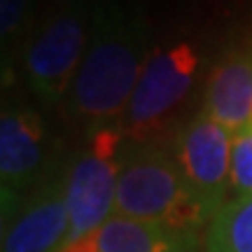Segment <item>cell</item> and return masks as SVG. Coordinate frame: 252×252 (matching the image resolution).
I'll use <instances>...</instances> for the list:
<instances>
[{"label":"cell","instance_id":"cell-2","mask_svg":"<svg viewBox=\"0 0 252 252\" xmlns=\"http://www.w3.org/2000/svg\"><path fill=\"white\" fill-rule=\"evenodd\" d=\"M115 215L194 236L213 220L187 185L173 152L159 143H128L119 173Z\"/></svg>","mask_w":252,"mask_h":252},{"label":"cell","instance_id":"cell-11","mask_svg":"<svg viewBox=\"0 0 252 252\" xmlns=\"http://www.w3.org/2000/svg\"><path fill=\"white\" fill-rule=\"evenodd\" d=\"M206 252H252V194L229 198L215 213L206 231Z\"/></svg>","mask_w":252,"mask_h":252},{"label":"cell","instance_id":"cell-4","mask_svg":"<svg viewBox=\"0 0 252 252\" xmlns=\"http://www.w3.org/2000/svg\"><path fill=\"white\" fill-rule=\"evenodd\" d=\"M126 150L128 140L122 128L117 124L103 126L87 135V143L68 161L65 194L70 229L65 245L91 234L96 226L115 215V198Z\"/></svg>","mask_w":252,"mask_h":252},{"label":"cell","instance_id":"cell-13","mask_svg":"<svg viewBox=\"0 0 252 252\" xmlns=\"http://www.w3.org/2000/svg\"><path fill=\"white\" fill-rule=\"evenodd\" d=\"M37 0H0V37L2 47L14 42L26 28H31Z\"/></svg>","mask_w":252,"mask_h":252},{"label":"cell","instance_id":"cell-1","mask_svg":"<svg viewBox=\"0 0 252 252\" xmlns=\"http://www.w3.org/2000/svg\"><path fill=\"white\" fill-rule=\"evenodd\" d=\"M150 54V26L143 12L119 0H96L89 47L65 98L70 117L87 133L115 126L133 96Z\"/></svg>","mask_w":252,"mask_h":252},{"label":"cell","instance_id":"cell-9","mask_svg":"<svg viewBox=\"0 0 252 252\" xmlns=\"http://www.w3.org/2000/svg\"><path fill=\"white\" fill-rule=\"evenodd\" d=\"M198 236L166 226L112 215L91 234L68 243L59 252H194Z\"/></svg>","mask_w":252,"mask_h":252},{"label":"cell","instance_id":"cell-8","mask_svg":"<svg viewBox=\"0 0 252 252\" xmlns=\"http://www.w3.org/2000/svg\"><path fill=\"white\" fill-rule=\"evenodd\" d=\"M70 229L65 171L47 175L19 213L5 222L2 252H59Z\"/></svg>","mask_w":252,"mask_h":252},{"label":"cell","instance_id":"cell-6","mask_svg":"<svg viewBox=\"0 0 252 252\" xmlns=\"http://www.w3.org/2000/svg\"><path fill=\"white\" fill-rule=\"evenodd\" d=\"M47 128L31 108H5L0 117V206L2 224L45 182Z\"/></svg>","mask_w":252,"mask_h":252},{"label":"cell","instance_id":"cell-3","mask_svg":"<svg viewBox=\"0 0 252 252\" xmlns=\"http://www.w3.org/2000/svg\"><path fill=\"white\" fill-rule=\"evenodd\" d=\"M94 2L49 0L42 17L28 31L21 70L28 89L45 103L68 98L84 61L91 35Z\"/></svg>","mask_w":252,"mask_h":252},{"label":"cell","instance_id":"cell-7","mask_svg":"<svg viewBox=\"0 0 252 252\" xmlns=\"http://www.w3.org/2000/svg\"><path fill=\"white\" fill-rule=\"evenodd\" d=\"M231 150L234 133L208 117L203 110L178 131L171 150L187 185L213 217L229 201Z\"/></svg>","mask_w":252,"mask_h":252},{"label":"cell","instance_id":"cell-5","mask_svg":"<svg viewBox=\"0 0 252 252\" xmlns=\"http://www.w3.org/2000/svg\"><path fill=\"white\" fill-rule=\"evenodd\" d=\"M198 65V47L189 40L154 47L135 84L133 96L117 122L128 143H152L168 117L187 98Z\"/></svg>","mask_w":252,"mask_h":252},{"label":"cell","instance_id":"cell-10","mask_svg":"<svg viewBox=\"0 0 252 252\" xmlns=\"http://www.w3.org/2000/svg\"><path fill=\"white\" fill-rule=\"evenodd\" d=\"M203 112L234 135L252 128V52H231L213 68Z\"/></svg>","mask_w":252,"mask_h":252},{"label":"cell","instance_id":"cell-12","mask_svg":"<svg viewBox=\"0 0 252 252\" xmlns=\"http://www.w3.org/2000/svg\"><path fill=\"white\" fill-rule=\"evenodd\" d=\"M231 191H234V196H250L252 194V128L234 135Z\"/></svg>","mask_w":252,"mask_h":252}]
</instances>
